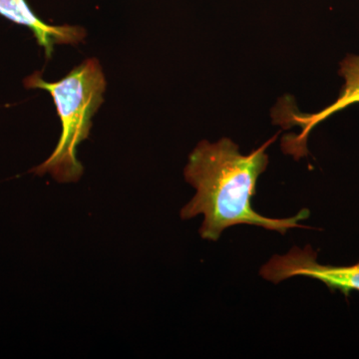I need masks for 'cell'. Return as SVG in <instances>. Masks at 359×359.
Masks as SVG:
<instances>
[{"mask_svg": "<svg viewBox=\"0 0 359 359\" xmlns=\"http://www.w3.org/2000/svg\"><path fill=\"white\" fill-rule=\"evenodd\" d=\"M276 138L278 135L249 155H243L237 144L229 138L216 143L203 140L194 149L184 169V177L197 193L182 209L181 218L190 219L204 215L201 238L217 242L224 230L242 224L282 235L290 229L306 228L299 222L309 218V210H302L292 218L271 219L257 214L252 208L257 180L269 165L266 149Z\"/></svg>", "mask_w": 359, "mask_h": 359, "instance_id": "cell-1", "label": "cell"}, {"mask_svg": "<svg viewBox=\"0 0 359 359\" xmlns=\"http://www.w3.org/2000/svg\"><path fill=\"white\" fill-rule=\"evenodd\" d=\"M26 89H41L53 99L61 122V135L52 154L30 173L50 175L59 183H75L81 179L84 168L77 159V149L88 139L92 118L104 102L107 87L98 59L89 58L76 66L59 81L47 82L41 72L25 78Z\"/></svg>", "mask_w": 359, "mask_h": 359, "instance_id": "cell-2", "label": "cell"}, {"mask_svg": "<svg viewBox=\"0 0 359 359\" xmlns=\"http://www.w3.org/2000/svg\"><path fill=\"white\" fill-rule=\"evenodd\" d=\"M339 75L344 84L339 98L325 109L316 113H302L290 104L287 98L280 99L273 108V119L275 124L283 128L299 127V134H290L283 137L282 148L285 154L294 156L295 160L308 154L306 142L311 131L321 122L348 106L359 103V55H348L340 63Z\"/></svg>", "mask_w": 359, "mask_h": 359, "instance_id": "cell-3", "label": "cell"}, {"mask_svg": "<svg viewBox=\"0 0 359 359\" xmlns=\"http://www.w3.org/2000/svg\"><path fill=\"white\" fill-rule=\"evenodd\" d=\"M318 255L306 245L304 250L294 247L285 256H275L261 269V276L273 283L292 276H302L320 280L332 290L348 297L359 292V262L349 266H325L316 261Z\"/></svg>", "mask_w": 359, "mask_h": 359, "instance_id": "cell-4", "label": "cell"}, {"mask_svg": "<svg viewBox=\"0 0 359 359\" xmlns=\"http://www.w3.org/2000/svg\"><path fill=\"white\" fill-rule=\"evenodd\" d=\"M0 15L32 30L47 58L51 57L55 45H77L87 36L81 26L47 25L33 13L26 0H0Z\"/></svg>", "mask_w": 359, "mask_h": 359, "instance_id": "cell-5", "label": "cell"}]
</instances>
